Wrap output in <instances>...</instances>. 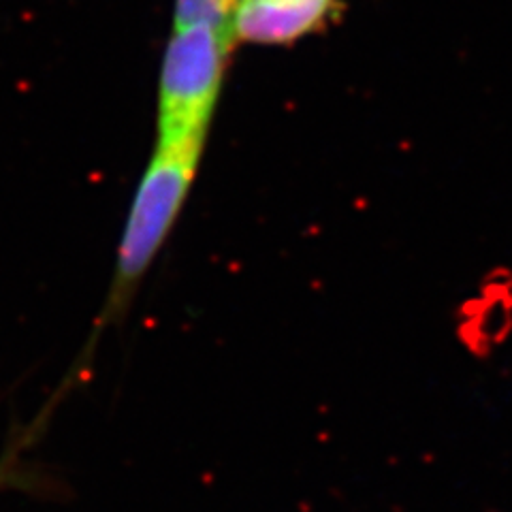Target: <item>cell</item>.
Returning a JSON list of instances; mask_svg holds the SVG:
<instances>
[{"mask_svg": "<svg viewBox=\"0 0 512 512\" xmlns=\"http://www.w3.org/2000/svg\"><path fill=\"white\" fill-rule=\"evenodd\" d=\"M233 45L231 32L214 26L173 30L158 77L156 143L205 146Z\"/></svg>", "mask_w": 512, "mask_h": 512, "instance_id": "2", "label": "cell"}, {"mask_svg": "<svg viewBox=\"0 0 512 512\" xmlns=\"http://www.w3.org/2000/svg\"><path fill=\"white\" fill-rule=\"evenodd\" d=\"M205 146H160L141 173L122 229L114 280L103 308V323L118 318L131 303L158 252L178 222L195 184Z\"/></svg>", "mask_w": 512, "mask_h": 512, "instance_id": "1", "label": "cell"}, {"mask_svg": "<svg viewBox=\"0 0 512 512\" xmlns=\"http://www.w3.org/2000/svg\"><path fill=\"white\" fill-rule=\"evenodd\" d=\"M235 3L237 0H175L173 30L190 26H214L231 32Z\"/></svg>", "mask_w": 512, "mask_h": 512, "instance_id": "4", "label": "cell"}, {"mask_svg": "<svg viewBox=\"0 0 512 512\" xmlns=\"http://www.w3.org/2000/svg\"><path fill=\"white\" fill-rule=\"evenodd\" d=\"M335 0H237L231 32L235 43L288 45L325 26Z\"/></svg>", "mask_w": 512, "mask_h": 512, "instance_id": "3", "label": "cell"}]
</instances>
